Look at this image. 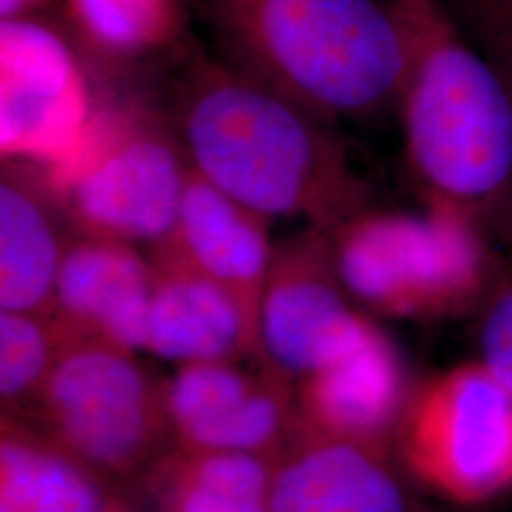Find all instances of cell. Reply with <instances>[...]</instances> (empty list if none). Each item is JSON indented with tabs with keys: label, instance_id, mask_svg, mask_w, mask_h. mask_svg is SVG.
<instances>
[{
	"label": "cell",
	"instance_id": "13",
	"mask_svg": "<svg viewBox=\"0 0 512 512\" xmlns=\"http://www.w3.org/2000/svg\"><path fill=\"white\" fill-rule=\"evenodd\" d=\"M270 512H418L391 454L296 431L275 456Z\"/></svg>",
	"mask_w": 512,
	"mask_h": 512
},
{
	"label": "cell",
	"instance_id": "14",
	"mask_svg": "<svg viewBox=\"0 0 512 512\" xmlns=\"http://www.w3.org/2000/svg\"><path fill=\"white\" fill-rule=\"evenodd\" d=\"M156 268L145 349L177 366L256 363V332L238 300L165 247L150 249Z\"/></svg>",
	"mask_w": 512,
	"mask_h": 512
},
{
	"label": "cell",
	"instance_id": "6",
	"mask_svg": "<svg viewBox=\"0 0 512 512\" xmlns=\"http://www.w3.org/2000/svg\"><path fill=\"white\" fill-rule=\"evenodd\" d=\"M192 165L179 135L139 107H99L84 143L40 173L73 232L148 249L171 236Z\"/></svg>",
	"mask_w": 512,
	"mask_h": 512
},
{
	"label": "cell",
	"instance_id": "17",
	"mask_svg": "<svg viewBox=\"0 0 512 512\" xmlns=\"http://www.w3.org/2000/svg\"><path fill=\"white\" fill-rule=\"evenodd\" d=\"M0 512H143L126 488L14 414L0 416Z\"/></svg>",
	"mask_w": 512,
	"mask_h": 512
},
{
	"label": "cell",
	"instance_id": "16",
	"mask_svg": "<svg viewBox=\"0 0 512 512\" xmlns=\"http://www.w3.org/2000/svg\"><path fill=\"white\" fill-rule=\"evenodd\" d=\"M63 211L37 169L2 162L0 310L50 315L67 234Z\"/></svg>",
	"mask_w": 512,
	"mask_h": 512
},
{
	"label": "cell",
	"instance_id": "9",
	"mask_svg": "<svg viewBox=\"0 0 512 512\" xmlns=\"http://www.w3.org/2000/svg\"><path fill=\"white\" fill-rule=\"evenodd\" d=\"M372 319L336 270L329 232L306 226L277 245L258 310V359L296 387L361 342Z\"/></svg>",
	"mask_w": 512,
	"mask_h": 512
},
{
	"label": "cell",
	"instance_id": "18",
	"mask_svg": "<svg viewBox=\"0 0 512 512\" xmlns=\"http://www.w3.org/2000/svg\"><path fill=\"white\" fill-rule=\"evenodd\" d=\"M274 459L175 446L135 488L143 512H270Z\"/></svg>",
	"mask_w": 512,
	"mask_h": 512
},
{
	"label": "cell",
	"instance_id": "22",
	"mask_svg": "<svg viewBox=\"0 0 512 512\" xmlns=\"http://www.w3.org/2000/svg\"><path fill=\"white\" fill-rule=\"evenodd\" d=\"M446 4L512 93V0H446Z\"/></svg>",
	"mask_w": 512,
	"mask_h": 512
},
{
	"label": "cell",
	"instance_id": "21",
	"mask_svg": "<svg viewBox=\"0 0 512 512\" xmlns=\"http://www.w3.org/2000/svg\"><path fill=\"white\" fill-rule=\"evenodd\" d=\"M478 315V361L512 393V236Z\"/></svg>",
	"mask_w": 512,
	"mask_h": 512
},
{
	"label": "cell",
	"instance_id": "8",
	"mask_svg": "<svg viewBox=\"0 0 512 512\" xmlns=\"http://www.w3.org/2000/svg\"><path fill=\"white\" fill-rule=\"evenodd\" d=\"M84 52L48 16L0 19L2 162L40 173L65 164L92 128Z\"/></svg>",
	"mask_w": 512,
	"mask_h": 512
},
{
	"label": "cell",
	"instance_id": "3",
	"mask_svg": "<svg viewBox=\"0 0 512 512\" xmlns=\"http://www.w3.org/2000/svg\"><path fill=\"white\" fill-rule=\"evenodd\" d=\"M222 57L330 124L397 107L408 44L389 0H190Z\"/></svg>",
	"mask_w": 512,
	"mask_h": 512
},
{
	"label": "cell",
	"instance_id": "19",
	"mask_svg": "<svg viewBox=\"0 0 512 512\" xmlns=\"http://www.w3.org/2000/svg\"><path fill=\"white\" fill-rule=\"evenodd\" d=\"M84 55L110 67L143 63L190 46V0H57Z\"/></svg>",
	"mask_w": 512,
	"mask_h": 512
},
{
	"label": "cell",
	"instance_id": "7",
	"mask_svg": "<svg viewBox=\"0 0 512 512\" xmlns=\"http://www.w3.org/2000/svg\"><path fill=\"white\" fill-rule=\"evenodd\" d=\"M395 459L425 490L459 507L511 494V391L478 359L421 380Z\"/></svg>",
	"mask_w": 512,
	"mask_h": 512
},
{
	"label": "cell",
	"instance_id": "10",
	"mask_svg": "<svg viewBox=\"0 0 512 512\" xmlns=\"http://www.w3.org/2000/svg\"><path fill=\"white\" fill-rule=\"evenodd\" d=\"M164 393L175 446L186 450L275 458L298 431L293 385L260 365L177 366Z\"/></svg>",
	"mask_w": 512,
	"mask_h": 512
},
{
	"label": "cell",
	"instance_id": "1",
	"mask_svg": "<svg viewBox=\"0 0 512 512\" xmlns=\"http://www.w3.org/2000/svg\"><path fill=\"white\" fill-rule=\"evenodd\" d=\"M177 135L196 173L266 219L334 232L370 209L330 122L192 42L184 52Z\"/></svg>",
	"mask_w": 512,
	"mask_h": 512
},
{
	"label": "cell",
	"instance_id": "20",
	"mask_svg": "<svg viewBox=\"0 0 512 512\" xmlns=\"http://www.w3.org/2000/svg\"><path fill=\"white\" fill-rule=\"evenodd\" d=\"M65 338L46 313L0 310L2 412L25 416L37 401Z\"/></svg>",
	"mask_w": 512,
	"mask_h": 512
},
{
	"label": "cell",
	"instance_id": "24",
	"mask_svg": "<svg viewBox=\"0 0 512 512\" xmlns=\"http://www.w3.org/2000/svg\"><path fill=\"white\" fill-rule=\"evenodd\" d=\"M418 512H437V511H433V509H429V507H425V505H420V503H418Z\"/></svg>",
	"mask_w": 512,
	"mask_h": 512
},
{
	"label": "cell",
	"instance_id": "5",
	"mask_svg": "<svg viewBox=\"0 0 512 512\" xmlns=\"http://www.w3.org/2000/svg\"><path fill=\"white\" fill-rule=\"evenodd\" d=\"M164 389L137 351L74 338L21 420L118 486H137L175 448Z\"/></svg>",
	"mask_w": 512,
	"mask_h": 512
},
{
	"label": "cell",
	"instance_id": "4",
	"mask_svg": "<svg viewBox=\"0 0 512 512\" xmlns=\"http://www.w3.org/2000/svg\"><path fill=\"white\" fill-rule=\"evenodd\" d=\"M330 239L353 302L399 319L478 311L499 262L475 222L440 205H429L425 215L370 207L330 232Z\"/></svg>",
	"mask_w": 512,
	"mask_h": 512
},
{
	"label": "cell",
	"instance_id": "15",
	"mask_svg": "<svg viewBox=\"0 0 512 512\" xmlns=\"http://www.w3.org/2000/svg\"><path fill=\"white\" fill-rule=\"evenodd\" d=\"M156 247L169 249L232 294L247 313L258 342V310L275 251L270 219L192 169L177 224Z\"/></svg>",
	"mask_w": 512,
	"mask_h": 512
},
{
	"label": "cell",
	"instance_id": "11",
	"mask_svg": "<svg viewBox=\"0 0 512 512\" xmlns=\"http://www.w3.org/2000/svg\"><path fill=\"white\" fill-rule=\"evenodd\" d=\"M416 384L403 353L372 321L359 344L294 387L296 427L395 458Z\"/></svg>",
	"mask_w": 512,
	"mask_h": 512
},
{
	"label": "cell",
	"instance_id": "12",
	"mask_svg": "<svg viewBox=\"0 0 512 512\" xmlns=\"http://www.w3.org/2000/svg\"><path fill=\"white\" fill-rule=\"evenodd\" d=\"M154 279V262L137 245L74 232L50 317L65 340L90 338L143 351Z\"/></svg>",
	"mask_w": 512,
	"mask_h": 512
},
{
	"label": "cell",
	"instance_id": "2",
	"mask_svg": "<svg viewBox=\"0 0 512 512\" xmlns=\"http://www.w3.org/2000/svg\"><path fill=\"white\" fill-rule=\"evenodd\" d=\"M408 44L399 97L408 165L431 205L512 236V93L446 0H389Z\"/></svg>",
	"mask_w": 512,
	"mask_h": 512
},
{
	"label": "cell",
	"instance_id": "23",
	"mask_svg": "<svg viewBox=\"0 0 512 512\" xmlns=\"http://www.w3.org/2000/svg\"><path fill=\"white\" fill-rule=\"evenodd\" d=\"M57 0H0V19L48 16Z\"/></svg>",
	"mask_w": 512,
	"mask_h": 512
}]
</instances>
